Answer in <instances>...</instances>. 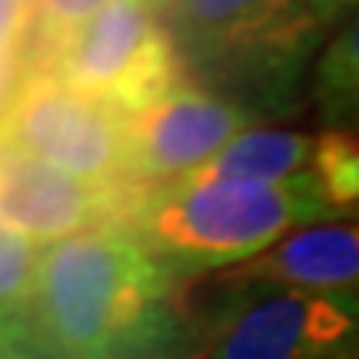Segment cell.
I'll list each match as a JSON object with an SVG mask.
<instances>
[{
    "label": "cell",
    "instance_id": "2",
    "mask_svg": "<svg viewBox=\"0 0 359 359\" xmlns=\"http://www.w3.org/2000/svg\"><path fill=\"white\" fill-rule=\"evenodd\" d=\"M4 83L53 77L137 116L187 83L160 4L80 0L4 7Z\"/></svg>",
    "mask_w": 359,
    "mask_h": 359
},
{
    "label": "cell",
    "instance_id": "12",
    "mask_svg": "<svg viewBox=\"0 0 359 359\" xmlns=\"http://www.w3.org/2000/svg\"><path fill=\"white\" fill-rule=\"evenodd\" d=\"M43 246L13 226H0V316L4 336L17 333L30 316L40 283Z\"/></svg>",
    "mask_w": 359,
    "mask_h": 359
},
{
    "label": "cell",
    "instance_id": "15",
    "mask_svg": "<svg viewBox=\"0 0 359 359\" xmlns=\"http://www.w3.org/2000/svg\"><path fill=\"white\" fill-rule=\"evenodd\" d=\"M0 359H47V356H40L37 349L24 346V343H4V356Z\"/></svg>",
    "mask_w": 359,
    "mask_h": 359
},
{
    "label": "cell",
    "instance_id": "11",
    "mask_svg": "<svg viewBox=\"0 0 359 359\" xmlns=\"http://www.w3.org/2000/svg\"><path fill=\"white\" fill-rule=\"evenodd\" d=\"M353 97H359V4L336 27L333 40L326 43L320 64L313 70L309 103L316 110L320 127Z\"/></svg>",
    "mask_w": 359,
    "mask_h": 359
},
{
    "label": "cell",
    "instance_id": "5",
    "mask_svg": "<svg viewBox=\"0 0 359 359\" xmlns=\"http://www.w3.org/2000/svg\"><path fill=\"white\" fill-rule=\"evenodd\" d=\"M193 333V359H356L359 293L219 286Z\"/></svg>",
    "mask_w": 359,
    "mask_h": 359
},
{
    "label": "cell",
    "instance_id": "6",
    "mask_svg": "<svg viewBox=\"0 0 359 359\" xmlns=\"http://www.w3.org/2000/svg\"><path fill=\"white\" fill-rule=\"evenodd\" d=\"M4 150L137 190L130 180V116L53 77L4 83Z\"/></svg>",
    "mask_w": 359,
    "mask_h": 359
},
{
    "label": "cell",
    "instance_id": "17",
    "mask_svg": "<svg viewBox=\"0 0 359 359\" xmlns=\"http://www.w3.org/2000/svg\"><path fill=\"white\" fill-rule=\"evenodd\" d=\"M356 359H359V356H356Z\"/></svg>",
    "mask_w": 359,
    "mask_h": 359
},
{
    "label": "cell",
    "instance_id": "10",
    "mask_svg": "<svg viewBox=\"0 0 359 359\" xmlns=\"http://www.w3.org/2000/svg\"><path fill=\"white\" fill-rule=\"evenodd\" d=\"M320 133L283 127H257L213 156L187 180H240V183H293L313 173ZM180 180V183H187Z\"/></svg>",
    "mask_w": 359,
    "mask_h": 359
},
{
    "label": "cell",
    "instance_id": "9",
    "mask_svg": "<svg viewBox=\"0 0 359 359\" xmlns=\"http://www.w3.org/2000/svg\"><path fill=\"white\" fill-rule=\"evenodd\" d=\"M219 286H286L309 293H359V219H333L290 233L263 257L206 276Z\"/></svg>",
    "mask_w": 359,
    "mask_h": 359
},
{
    "label": "cell",
    "instance_id": "7",
    "mask_svg": "<svg viewBox=\"0 0 359 359\" xmlns=\"http://www.w3.org/2000/svg\"><path fill=\"white\" fill-rule=\"evenodd\" d=\"M257 127H266L257 110L187 80L167 100L130 116V180L140 193L180 183Z\"/></svg>",
    "mask_w": 359,
    "mask_h": 359
},
{
    "label": "cell",
    "instance_id": "13",
    "mask_svg": "<svg viewBox=\"0 0 359 359\" xmlns=\"http://www.w3.org/2000/svg\"><path fill=\"white\" fill-rule=\"evenodd\" d=\"M309 177L320 183L323 196L346 213L359 217V133L320 130V156Z\"/></svg>",
    "mask_w": 359,
    "mask_h": 359
},
{
    "label": "cell",
    "instance_id": "8",
    "mask_svg": "<svg viewBox=\"0 0 359 359\" xmlns=\"http://www.w3.org/2000/svg\"><path fill=\"white\" fill-rule=\"evenodd\" d=\"M143 193L74 177L43 160L4 150L0 213L4 226L27 233L40 246H53L97 230H116Z\"/></svg>",
    "mask_w": 359,
    "mask_h": 359
},
{
    "label": "cell",
    "instance_id": "1",
    "mask_svg": "<svg viewBox=\"0 0 359 359\" xmlns=\"http://www.w3.org/2000/svg\"><path fill=\"white\" fill-rule=\"evenodd\" d=\"M177 276L116 230L43 246L30 316L4 343L47 359H150L173 333Z\"/></svg>",
    "mask_w": 359,
    "mask_h": 359
},
{
    "label": "cell",
    "instance_id": "4",
    "mask_svg": "<svg viewBox=\"0 0 359 359\" xmlns=\"http://www.w3.org/2000/svg\"><path fill=\"white\" fill-rule=\"evenodd\" d=\"M349 219L313 177L293 183L187 180L143 193L123 230L133 233L177 280L217 276L263 257L290 233Z\"/></svg>",
    "mask_w": 359,
    "mask_h": 359
},
{
    "label": "cell",
    "instance_id": "3",
    "mask_svg": "<svg viewBox=\"0 0 359 359\" xmlns=\"http://www.w3.org/2000/svg\"><path fill=\"white\" fill-rule=\"evenodd\" d=\"M353 7L339 0L160 4L187 80L246 103L263 120L303 110L313 70Z\"/></svg>",
    "mask_w": 359,
    "mask_h": 359
},
{
    "label": "cell",
    "instance_id": "14",
    "mask_svg": "<svg viewBox=\"0 0 359 359\" xmlns=\"http://www.w3.org/2000/svg\"><path fill=\"white\" fill-rule=\"evenodd\" d=\"M323 130H339V133H359V97H353V100L346 103V107H339L326 123H323Z\"/></svg>",
    "mask_w": 359,
    "mask_h": 359
},
{
    "label": "cell",
    "instance_id": "16",
    "mask_svg": "<svg viewBox=\"0 0 359 359\" xmlns=\"http://www.w3.org/2000/svg\"><path fill=\"white\" fill-rule=\"evenodd\" d=\"M356 219H359V217H356Z\"/></svg>",
    "mask_w": 359,
    "mask_h": 359
}]
</instances>
